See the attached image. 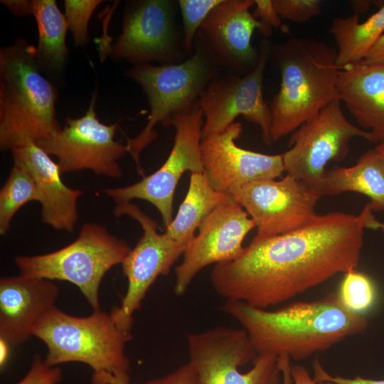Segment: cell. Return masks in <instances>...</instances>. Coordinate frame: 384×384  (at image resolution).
I'll use <instances>...</instances> for the list:
<instances>
[{
	"instance_id": "1",
	"label": "cell",
	"mask_w": 384,
	"mask_h": 384,
	"mask_svg": "<svg viewBox=\"0 0 384 384\" xmlns=\"http://www.w3.org/2000/svg\"><path fill=\"white\" fill-rule=\"evenodd\" d=\"M373 212L317 214L303 227L258 238L235 259L216 264L210 279L226 301L266 309L289 300L358 266L364 230Z\"/></svg>"
},
{
	"instance_id": "2",
	"label": "cell",
	"mask_w": 384,
	"mask_h": 384,
	"mask_svg": "<svg viewBox=\"0 0 384 384\" xmlns=\"http://www.w3.org/2000/svg\"><path fill=\"white\" fill-rule=\"evenodd\" d=\"M247 332L257 355L308 358L343 340L363 334L367 319L341 302L338 292L310 302L292 303L277 310L226 301L220 308Z\"/></svg>"
},
{
	"instance_id": "3",
	"label": "cell",
	"mask_w": 384,
	"mask_h": 384,
	"mask_svg": "<svg viewBox=\"0 0 384 384\" xmlns=\"http://www.w3.org/2000/svg\"><path fill=\"white\" fill-rule=\"evenodd\" d=\"M281 75L280 88L269 105L272 142L292 133L339 100L336 48L310 38L291 37L272 47Z\"/></svg>"
},
{
	"instance_id": "4",
	"label": "cell",
	"mask_w": 384,
	"mask_h": 384,
	"mask_svg": "<svg viewBox=\"0 0 384 384\" xmlns=\"http://www.w3.org/2000/svg\"><path fill=\"white\" fill-rule=\"evenodd\" d=\"M36 48L24 39L0 50V148L46 139L61 127L57 94L40 73Z\"/></svg>"
},
{
	"instance_id": "5",
	"label": "cell",
	"mask_w": 384,
	"mask_h": 384,
	"mask_svg": "<svg viewBox=\"0 0 384 384\" xmlns=\"http://www.w3.org/2000/svg\"><path fill=\"white\" fill-rule=\"evenodd\" d=\"M32 336L46 346L44 360L48 366L79 362L92 370V384L129 383L125 346L132 334L119 329L110 314L97 310L78 317L55 306L36 324Z\"/></svg>"
},
{
	"instance_id": "6",
	"label": "cell",
	"mask_w": 384,
	"mask_h": 384,
	"mask_svg": "<svg viewBox=\"0 0 384 384\" xmlns=\"http://www.w3.org/2000/svg\"><path fill=\"white\" fill-rule=\"evenodd\" d=\"M223 70L197 34L193 54L181 63L139 64L127 71V76L142 86L150 106L146 125L126 144L139 175L144 176L140 154L156 137L154 127L158 123L164 126L172 117L198 108L202 93Z\"/></svg>"
},
{
	"instance_id": "7",
	"label": "cell",
	"mask_w": 384,
	"mask_h": 384,
	"mask_svg": "<svg viewBox=\"0 0 384 384\" xmlns=\"http://www.w3.org/2000/svg\"><path fill=\"white\" fill-rule=\"evenodd\" d=\"M131 248L105 226L85 223L78 238L51 252L18 255L15 263L21 274L69 282L78 287L94 311L100 310L99 289L105 274L122 264Z\"/></svg>"
},
{
	"instance_id": "8",
	"label": "cell",
	"mask_w": 384,
	"mask_h": 384,
	"mask_svg": "<svg viewBox=\"0 0 384 384\" xmlns=\"http://www.w3.org/2000/svg\"><path fill=\"white\" fill-rule=\"evenodd\" d=\"M186 342L199 384H282L278 357L257 355L244 329L217 326Z\"/></svg>"
},
{
	"instance_id": "9",
	"label": "cell",
	"mask_w": 384,
	"mask_h": 384,
	"mask_svg": "<svg viewBox=\"0 0 384 384\" xmlns=\"http://www.w3.org/2000/svg\"><path fill=\"white\" fill-rule=\"evenodd\" d=\"M341 102L340 100L333 101L293 132L289 140L290 148L282 154L284 172L306 183L319 193L326 166L347 156L353 138L361 137L373 143L370 132L346 119Z\"/></svg>"
},
{
	"instance_id": "10",
	"label": "cell",
	"mask_w": 384,
	"mask_h": 384,
	"mask_svg": "<svg viewBox=\"0 0 384 384\" xmlns=\"http://www.w3.org/2000/svg\"><path fill=\"white\" fill-rule=\"evenodd\" d=\"M114 213L128 215L142 226L143 235L122 262V267L127 279L126 294L121 304L110 313L114 324L121 330L131 332L134 314L156 278L170 272L174 262L183 254L186 246L159 233L157 223L131 201H116Z\"/></svg>"
},
{
	"instance_id": "11",
	"label": "cell",
	"mask_w": 384,
	"mask_h": 384,
	"mask_svg": "<svg viewBox=\"0 0 384 384\" xmlns=\"http://www.w3.org/2000/svg\"><path fill=\"white\" fill-rule=\"evenodd\" d=\"M204 117L198 107L172 117L164 127L175 129L172 149L163 165L132 185L107 188L102 192L116 201L142 199L159 212L165 228L173 220V202L177 184L185 171L203 172L201 142Z\"/></svg>"
},
{
	"instance_id": "12",
	"label": "cell",
	"mask_w": 384,
	"mask_h": 384,
	"mask_svg": "<svg viewBox=\"0 0 384 384\" xmlns=\"http://www.w3.org/2000/svg\"><path fill=\"white\" fill-rule=\"evenodd\" d=\"M261 43L260 59L253 70L245 75L223 70L202 93L198 102L204 117L202 137L223 130L242 115L260 127L265 144L273 143L271 111L262 93L263 76L272 46L267 38Z\"/></svg>"
},
{
	"instance_id": "13",
	"label": "cell",
	"mask_w": 384,
	"mask_h": 384,
	"mask_svg": "<svg viewBox=\"0 0 384 384\" xmlns=\"http://www.w3.org/2000/svg\"><path fill=\"white\" fill-rule=\"evenodd\" d=\"M93 95L85 114L66 118V125L36 143L57 158L62 174L90 170L97 176L117 178L122 176L118 160L127 152L126 145L114 139L117 124L102 123L95 111Z\"/></svg>"
},
{
	"instance_id": "14",
	"label": "cell",
	"mask_w": 384,
	"mask_h": 384,
	"mask_svg": "<svg viewBox=\"0 0 384 384\" xmlns=\"http://www.w3.org/2000/svg\"><path fill=\"white\" fill-rule=\"evenodd\" d=\"M176 2L143 0L132 4L124 15L122 33L112 46V55L134 65L152 61L176 64L189 58L176 20Z\"/></svg>"
},
{
	"instance_id": "15",
	"label": "cell",
	"mask_w": 384,
	"mask_h": 384,
	"mask_svg": "<svg viewBox=\"0 0 384 384\" xmlns=\"http://www.w3.org/2000/svg\"><path fill=\"white\" fill-rule=\"evenodd\" d=\"M233 196L254 221L258 238L282 235L303 227L317 215L315 207L321 198L306 183L288 174L279 180L250 182L236 190Z\"/></svg>"
},
{
	"instance_id": "16",
	"label": "cell",
	"mask_w": 384,
	"mask_h": 384,
	"mask_svg": "<svg viewBox=\"0 0 384 384\" xmlns=\"http://www.w3.org/2000/svg\"><path fill=\"white\" fill-rule=\"evenodd\" d=\"M254 228V221L236 202L210 213L200 225L198 235L186 245L183 260L175 268V294H184L196 274L208 265L238 257L243 250L245 238Z\"/></svg>"
},
{
	"instance_id": "17",
	"label": "cell",
	"mask_w": 384,
	"mask_h": 384,
	"mask_svg": "<svg viewBox=\"0 0 384 384\" xmlns=\"http://www.w3.org/2000/svg\"><path fill=\"white\" fill-rule=\"evenodd\" d=\"M242 125L233 122L223 130L202 137L203 173L216 190L230 194L255 181L275 179L284 172L282 154L268 155L235 144Z\"/></svg>"
},
{
	"instance_id": "18",
	"label": "cell",
	"mask_w": 384,
	"mask_h": 384,
	"mask_svg": "<svg viewBox=\"0 0 384 384\" xmlns=\"http://www.w3.org/2000/svg\"><path fill=\"white\" fill-rule=\"evenodd\" d=\"M255 0H223L208 15L198 34L225 70L245 75L258 63L260 52L251 44L261 23L250 12Z\"/></svg>"
},
{
	"instance_id": "19",
	"label": "cell",
	"mask_w": 384,
	"mask_h": 384,
	"mask_svg": "<svg viewBox=\"0 0 384 384\" xmlns=\"http://www.w3.org/2000/svg\"><path fill=\"white\" fill-rule=\"evenodd\" d=\"M59 289L50 279L18 276L0 279V340L16 346L32 336L40 319L55 306Z\"/></svg>"
},
{
	"instance_id": "20",
	"label": "cell",
	"mask_w": 384,
	"mask_h": 384,
	"mask_svg": "<svg viewBox=\"0 0 384 384\" xmlns=\"http://www.w3.org/2000/svg\"><path fill=\"white\" fill-rule=\"evenodd\" d=\"M11 152L14 162L23 166L37 185L42 222L58 230L73 232L78 220V199L83 191L63 182L57 162L35 142H26Z\"/></svg>"
},
{
	"instance_id": "21",
	"label": "cell",
	"mask_w": 384,
	"mask_h": 384,
	"mask_svg": "<svg viewBox=\"0 0 384 384\" xmlns=\"http://www.w3.org/2000/svg\"><path fill=\"white\" fill-rule=\"evenodd\" d=\"M338 98L373 143H384V66L363 61L341 69Z\"/></svg>"
},
{
	"instance_id": "22",
	"label": "cell",
	"mask_w": 384,
	"mask_h": 384,
	"mask_svg": "<svg viewBox=\"0 0 384 384\" xmlns=\"http://www.w3.org/2000/svg\"><path fill=\"white\" fill-rule=\"evenodd\" d=\"M356 192L367 196L372 212L384 211V158L375 149L363 154L350 167L334 166L325 171L321 196Z\"/></svg>"
},
{
	"instance_id": "23",
	"label": "cell",
	"mask_w": 384,
	"mask_h": 384,
	"mask_svg": "<svg viewBox=\"0 0 384 384\" xmlns=\"http://www.w3.org/2000/svg\"><path fill=\"white\" fill-rule=\"evenodd\" d=\"M233 202V196L214 188L203 172L191 173L187 193L165 233L178 243L186 246L210 213Z\"/></svg>"
},
{
	"instance_id": "24",
	"label": "cell",
	"mask_w": 384,
	"mask_h": 384,
	"mask_svg": "<svg viewBox=\"0 0 384 384\" xmlns=\"http://www.w3.org/2000/svg\"><path fill=\"white\" fill-rule=\"evenodd\" d=\"M330 33L336 43L337 65L343 68L364 60L384 32V4L363 22L359 14L333 18Z\"/></svg>"
},
{
	"instance_id": "25",
	"label": "cell",
	"mask_w": 384,
	"mask_h": 384,
	"mask_svg": "<svg viewBox=\"0 0 384 384\" xmlns=\"http://www.w3.org/2000/svg\"><path fill=\"white\" fill-rule=\"evenodd\" d=\"M32 14L37 23L36 57L40 68L58 72L68 56L65 38L68 30L65 16L55 0H32Z\"/></svg>"
},
{
	"instance_id": "26",
	"label": "cell",
	"mask_w": 384,
	"mask_h": 384,
	"mask_svg": "<svg viewBox=\"0 0 384 384\" xmlns=\"http://www.w3.org/2000/svg\"><path fill=\"white\" fill-rule=\"evenodd\" d=\"M41 195L31 174L14 162L0 191V234L6 235L18 210L31 201L40 202Z\"/></svg>"
},
{
	"instance_id": "27",
	"label": "cell",
	"mask_w": 384,
	"mask_h": 384,
	"mask_svg": "<svg viewBox=\"0 0 384 384\" xmlns=\"http://www.w3.org/2000/svg\"><path fill=\"white\" fill-rule=\"evenodd\" d=\"M338 294L346 307L360 314L373 306L376 297L371 279L356 269L344 273Z\"/></svg>"
},
{
	"instance_id": "28",
	"label": "cell",
	"mask_w": 384,
	"mask_h": 384,
	"mask_svg": "<svg viewBox=\"0 0 384 384\" xmlns=\"http://www.w3.org/2000/svg\"><path fill=\"white\" fill-rule=\"evenodd\" d=\"M223 0H178L182 21L185 51L190 57L194 51L196 36L210 11Z\"/></svg>"
},
{
	"instance_id": "29",
	"label": "cell",
	"mask_w": 384,
	"mask_h": 384,
	"mask_svg": "<svg viewBox=\"0 0 384 384\" xmlns=\"http://www.w3.org/2000/svg\"><path fill=\"white\" fill-rule=\"evenodd\" d=\"M102 2L101 0L64 1V16L75 46H82L88 43V23L93 11Z\"/></svg>"
},
{
	"instance_id": "30",
	"label": "cell",
	"mask_w": 384,
	"mask_h": 384,
	"mask_svg": "<svg viewBox=\"0 0 384 384\" xmlns=\"http://www.w3.org/2000/svg\"><path fill=\"white\" fill-rule=\"evenodd\" d=\"M281 17L294 23H305L317 16L321 10L320 0H272Z\"/></svg>"
},
{
	"instance_id": "31",
	"label": "cell",
	"mask_w": 384,
	"mask_h": 384,
	"mask_svg": "<svg viewBox=\"0 0 384 384\" xmlns=\"http://www.w3.org/2000/svg\"><path fill=\"white\" fill-rule=\"evenodd\" d=\"M61 378L60 368L48 366L36 354L26 375L16 384H58Z\"/></svg>"
},
{
	"instance_id": "32",
	"label": "cell",
	"mask_w": 384,
	"mask_h": 384,
	"mask_svg": "<svg viewBox=\"0 0 384 384\" xmlns=\"http://www.w3.org/2000/svg\"><path fill=\"white\" fill-rule=\"evenodd\" d=\"M255 9L252 13L253 16L261 23L260 33L268 38L272 33V28L282 27V18L277 14L272 0H255Z\"/></svg>"
},
{
	"instance_id": "33",
	"label": "cell",
	"mask_w": 384,
	"mask_h": 384,
	"mask_svg": "<svg viewBox=\"0 0 384 384\" xmlns=\"http://www.w3.org/2000/svg\"><path fill=\"white\" fill-rule=\"evenodd\" d=\"M140 384H199V380L194 368L188 362L168 375Z\"/></svg>"
},
{
	"instance_id": "34",
	"label": "cell",
	"mask_w": 384,
	"mask_h": 384,
	"mask_svg": "<svg viewBox=\"0 0 384 384\" xmlns=\"http://www.w3.org/2000/svg\"><path fill=\"white\" fill-rule=\"evenodd\" d=\"M314 377L317 382H331L336 384H384V380H373L356 376L354 378L332 375L321 364L319 359L313 363Z\"/></svg>"
},
{
	"instance_id": "35",
	"label": "cell",
	"mask_w": 384,
	"mask_h": 384,
	"mask_svg": "<svg viewBox=\"0 0 384 384\" xmlns=\"http://www.w3.org/2000/svg\"><path fill=\"white\" fill-rule=\"evenodd\" d=\"M363 62L368 65L384 66V33L369 51Z\"/></svg>"
},
{
	"instance_id": "36",
	"label": "cell",
	"mask_w": 384,
	"mask_h": 384,
	"mask_svg": "<svg viewBox=\"0 0 384 384\" xmlns=\"http://www.w3.org/2000/svg\"><path fill=\"white\" fill-rule=\"evenodd\" d=\"M1 2L14 15L23 16L32 14V2L28 0H3Z\"/></svg>"
},
{
	"instance_id": "37",
	"label": "cell",
	"mask_w": 384,
	"mask_h": 384,
	"mask_svg": "<svg viewBox=\"0 0 384 384\" xmlns=\"http://www.w3.org/2000/svg\"><path fill=\"white\" fill-rule=\"evenodd\" d=\"M291 374L294 384H336L331 382H317L303 366H292Z\"/></svg>"
},
{
	"instance_id": "38",
	"label": "cell",
	"mask_w": 384,
	"mask_h": 384,
	"mask_svg": "<svg viewBox=\"0 0 384 384\" xmlns=\"http://www.w3.org/2000/svg\"><path fill=\"white\" fill-rule=\"evenodd\" d=\"M290 358L288 357H281L279 359V366L282 371V384H293V380L291 374Z\"/></svg>"
},
{
	"instance_id": "39",
	"label": "cell",
	"mask_w": 384,
	"mask_h": 384,
	"mask_svg": "<svg viewBox=\"0 0 384 384\" xmlns=\"http://www.w3.org/2000/svg\"><path fill=\"white\" fill-rule=\"evenodd\" d=\"M371 2L373 1L356 0L351 1L350 4L354 13L360 15V14L365 13L369 9L370 4H373Z\"/></svg>"
},
{
	"instance_id": "40",
	"label": "cell",
	"mask_w": 384,
	"mask_h": 384,
	"mask_svg": "<svg viewBox=\"0 0 384 384\" xmlns=\"http://www.w3.org/2000/svg\"><path fill=\"white\" fill-rule=\"evenodd\" d=\"M366 228L380 230L384 235V223L377 220L373 215L368 219Z\"/></svg>"
},
{
	"instance_id": "41",
	"label": "cell",
	"mask_w": 384,
	"mask_h": 384,
	"mask_svg": "<svg viewBox=\"0 0 384 384\" xmlns=\"http://www.w3.org/2000/svg\"><path fill=\"white\" fill-rule=\"evenodd\" d=\"M0 343H1L0 365H1V367H2L5 364V362L8 358L10 346L2 340H1Z\"/></svg>"
},
{
	"instance_id": "42",
	"label": "cell",
	"mask_w": 384,
	"mask_h": 384,
	"mask_svg": "<svg viewBox=\"0 0 384 384\" xmlns=\"http://www.w3.org/2000/svg\"><path fill=\"white\" fill-rule=\"evenodd\" d=\"M375 148L384 158V143L378 144Z\"/></svg>"
},
{
	"instance_id": "43",
	"label": "cell",
	"mask_w": 384,
	"mask_h": 384,
	"mask_svg": "<svg viewBox=\"0 0 384 384\" xmlns=\"http://www.w3.org/2000/svg\"><path fill=\"white\" fill-rule=\"evenodd\" d=\"M110 384H124L117 381H112Z\"/></svg>"
}]
</instances>
